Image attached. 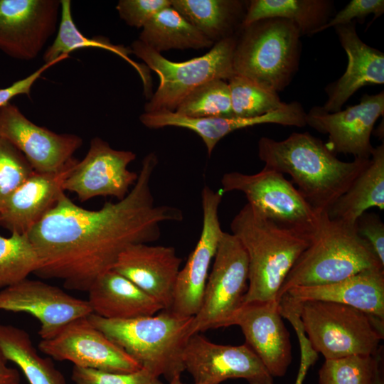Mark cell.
Listing matches in <instances>:
<instances>
[{
	"mask_svg": "<svg viewBox=\"0 0 384 384\" xmlns=\"http://www.w3.org/2000/svg\"><path fill=\"white\" fill-rule=\"evenodd\" d=\"M157 164L154 153L146 156L127 196L97 210L76 205L64 193L28 233L40 260L34 274L87 292L127 247L156 241L162 223L181 222V209L155 204L150 183Z\"/></svg>",
	"mask_w": 384,
	"mask_h": 384,
	"instance_id": "obj_1",
	"label": "cell"
},
{
	"mask_svg": "<svg viewBox=\"0 0 384 384\" xmlns=\"http://www.w3.org/2000/svg\"><path fill=\"white\" fill-rule=\"evenodd\" d=\"M258 156L265 166L290 176L299 192L319 213L328 212L370 161H341L309 132H293L281 141L261 137Z\"/></svg>",
	"mask_w": 384,
	"mask_h": 384,
	"instance_id": "obj_2",
	"label": "cell"
},
{
	"mask_svg": "<svg viewBox=\"0 0 384 384\" xmlns=\"http://www.w3.org/2000/svg\"><path fill=\"white\" fill-rule=\"evenodd\" d=\"M230 229L248 259V287L243 303L278 302L285 278L310 239L279 225L249 203L233 218Z\"/></svg>",
	"mask_w": 384,
	"mask_h": 384,
	"instance_id": "obj_3",
	"label": "cell"
},
{
	"mask_svg": "<svg viewBox=\"0 0 384 384\" xmlns=\"http://www.w3.org/2000/svg\"><path fill=\"white\" fill-rule=\"evenodd\" d=\"M90 322L122 348L142 368L169 382L184 371L183 352L193 317L170 310L135 319H107L93 313Z\"/></svg>",
	"mask_w": 384,
	"mask_h": 384,
	"instance_id": "obj_4",
	"label": "cell"
},
{
	"mask_svg": "<svg viewBox=\"0 0 384 384\" xmlns=\"http://www.w3.org/2000/svg\"><path fill=\"white\" fill-rule=\"evenodd\" d=\"M382 267L370 245L349 225L321 215L318 228L285 278L277 301L289 289L328 284L363 270Z\"/></svg>",
	"mask_w": 384,
	"mask_h": 384,
	"instance_id": "obj_5",
	"label": "cell"
},
{
	"mask_svg": "<svg viewBox=\"0 0 384 384\" xmlns=\"http://www.w3.org/2000/svg\"><path fill=\"white\" fill-rule=\"evenodd\" d=\"M302 35L289 20L260 19L242 26L233 56L235 75L278 93L296 75L302 52Z\"/></svg>",
	"mask_w": 384,
	"mask_h": 384,
	"instance_id": "obj_6",
	"label": "cell"
},
{
	"mask_svg": "<svg viewBox=\"0 0 384 384\" xmlns=\"http://www.w3.org/2000/svg\"><path fill=\"white\" fill-rule=\"evenodd\" d=\"M300 318L311 347L325 359L374 356L384 337V321L355 307L325 301L302 302Z\"/></svg>",
	"mask_w": 384,
	"mask_h": 384,
	"instance_id": "obj_7",
	"label": "cell"
},
{
	"mask_svg": "<svg viewBox=\"0 0 384 384\" xmlns=\"http://www.w3.org/2000/svg\"><path fill=\"white\" fill-rule=\"evenodd\" d=\"M237 34L215 43L200 57L173 62L146 46L134 41L132 53L142 60L159 78V85L144 106V112H174L192 91L215 79L228 80L235 75L233 56Z\"/></svg>",
	"mask_w": 384,
	"mask_h": 384,
	"instance_id": "obj_8",
	"label": "cell"
},
{
	"mask_svg": "<svg viewBox=\"0 0 384 384\" xmlns=\"http://www.w3.org/2000/svg\"><path fill=\"white\" fill-rule=\"evenodd\" d=\"M221 191H239L247 203L279 225L309 239L323 213L316 212L282 173L264 166L252 174L228 172L221 178Z\"/></svg>",
	"mask_w": 384,
	"mask_h": 384,
	"instance_id": "obj_9",
	"label": "cell"
},
{
	"mask_svg": "<svg viewBox=\"0 0 384 384\" xmlns=\"http://www.w3.org/2000/svg\"><path fill=\"white\" fill-rule=\"evenodd\" d=\"M248 287V259L238 238L224 232L206 284L201 306L193 317L191 336L223 328L242 304Z\"/></svg>",
	"mask_w": 384,
	"mask_h": 384,
	"instance_id": "obj_10",
	"label": "cell"
},
{
	"mask_svg": "<svg viewBox=\"0 0 384 384\" xmlns=\"http://www.w3.org/2000/svg\"><path fill=\"white\" fill-rule=\"evenodd\" d=\"M183 363L196 384H220L230 378H242L248 384H274V378L247 343L218 344L194 334L185 346Z\"/></svg>",
	"mask_w": 384,
	"mask_h": 384,
	"instance_id": "obj_11",
	"label": "cell"
},
{
	"mask_svg": "<svg viewBox=\"0 0 384 384\" xmlns=\"http://www.w3.org/2000/svg\"><path fill=\"white\" fill-rule=\"evenodd\" d=\"M38 349L57 361L75 366L112 373H130L141 366L89 320L88 316L67 324L55 336L41 340Z\"/></svg>",
	"mask_w": 384,
	"mask_h": 384,
	"instance_id": "obj_12",
	"label": "cell"
},
{
	"mask_svg": "<svg viewBox=\"0 0 384 384\" xmlns=\"http://www.w3.org/2000/svg\"><path fill=\"white\" fill-rule=\"evenodd\" d=\"M221 191L205 186L201 192L203 223L199 239L175 282L170 311L184 317H193L199 311L209 274L223 231L218 218Z\"/></svg>",
	"mask_w": 384,
	"mask_h": 384,
	"instance_id": "obj_13",
	"label": "cell"
},
{
	"mask_svg": "<svg viewBox=\"0 0 384 384\" xmlns=\"http://www.w3.org/2000/svg\"><path fill=\"white\" fill-rule=\"evenodd\" d=\"M136 159L131 151L117 150L100 137L90 142L82 161L73 166L64 182V191L74 193L80 201L97 196L124 198L135 184L138 174L128 169Z\"/></svg>",
	"mask_w": 384,
	"mask_h": 384,
	"instance_id": "obj_14",
	"label": "cell"
},
{
	"mask_svg": "<svg viewBox=\"0 0 384 384\" xmlns=\"http://www.w3.org/2000/svg\"><path fill=\"white\" fill-rule=\"evenodd\" d=\"M0 310L26 313L37 319L41 340L52 338L72 321L92 313L87 300L28 278L0 290Z\"/></svg>",
	"mask_w": 384,
	"mask_h": 384,
	"instance_id": "obj_15",
	"label": "cell"
},
{
	"mask_svg": "<svg viewBox=\"0 0 384 384\" xmlns=\"http://www.w3.org/2000/svg\"><path fill=\"white\" fill-rule=\"evenodd\" d=\"M60 0H0V50L36 58L56 30Z\"/></svg>",
	"mask_w": 384,
	"mask_h": 384,
	"instance_id": "obj_16",
	"label": "cell"
},
{
	"mask_svg": "<svg viewBox=\"0 0 384 384\" xmlns=\"http://www.w3.org/2000/svg\"><path fill=\"white\" fill-rule=\"evenodd\" d=\"M0 137L19 150L38 173L63 169L82 144L76 134H58L36 125L11 102L0 108Z\"/></svg>",
	"mask_w": 384,
	"mask_h": 384,
	"instance_id": "obj_17",
	"label": "cell"
},
{
	"mask_svg": "<svg viewBox=\"0 0 384 384\" xmlns=\"http://www.w3.org/2000/svg\"><path fill=\"white\" fill-rule=\"evenodd\" d=\"M384 114V92L362 96L358 104L344 110L327 112L321 106L306 114V124L328 134L326 146L334 154L370 159L374 147L370 136L374 125Z\"/></svg>",
	"mask_w": 384,
	"mask_h": 384,
	"instance_id": "obj_18",
	"label": "cell"
},
{
	"mask_svg": "<svg viewBox=\"0 0 384 384\" xmlns=\"http://www.w3.org/2000/svg\"><path fill=\"white\" fill-rule=\"evenodd\" d=\"M230 326L240 328L245 343L257 355L273 378L286 375L292 359V344L278 302L242 303L223 327Z\"/></svg>",
	"mask_w": 384,
	"mask_h": 384,
	"instance_id": "obj_19",
	"label": "cell"
},
{
	"mask_svg": "<svg viewBox=\"0 0 384 384\" xmlns=\"http://www.w3.org/2000/svg\"><path fill=\"white\" fill-rule=\"evenodd\" d=\"M181 262L173 247L137 243L120 253L112 270L170 310Z\"/></svg>",
	"mask_w": 384,
	"mask_h": 384,
	"instance_id": "obj_20",
	"label": "cell"
},
{
	"mask_svg": "<svg viewBox=\"0 0 384 384\" xmlns=\"http://www.w3.org/2000/svg\"><path fill=\"white\" fill-rule=\"evenodd\" d=\"M306 112L302 105L296 101L288 103L281 110L255 117H205L194 118L176 112L161 111L144 112L139 117L141 122L149 129L176 127L194 132L203 140L210 155L218 142L231 132L261 124H277L284 126H306Z\"/></svg>",
	"mask_w": 384,
	"mask_h": 384,
	"instance_id": "obj_21",
	"label": "cell"
},
{
	"mask_svg": "<svg viewBox=\"0 0 384 384\" xmlns=\"http://www.w3.org/2000/svg\"><path fill=\"white\" fill-rule=\"evenodd\" d=\"M78 161L75 158L56 172L34 171L13 193L0 210V226L11 233L28 234L65 193V180Z\"/></svg>",
	"mask_w": 384,
	"mask_h": 384,
	"instance_id": "obj_22",
	"label": "cell"
},
{
	"mask_svg": "<svg viewBox=\"0 0 384 384\" xmlns=\"http://www.w3.org/2000/svg\"><path fill=\"white\" fill-rule=\"evenodd\" d=\"M356 21L334 27L340 43L348 56L345 73L325 88L327 100L322 110H341L342 106L360 88L384 83V53L369 46L358 36Z\"/></svg>",
	"mask_w": 384,
	"mask_h": 384,
	"instance_id": "obj_23",
	"label": "cell"
},
{
	"mask_svg": "<svg viewBox=\"0 0 384 384\" xmlns=\"http://www.w3.org/2000/svg\"><path fill=\"white\" fill-rule=\"evenodd\" d=\"M284 294L299 302L319 300L348 305L384 321L382 267L367 269L335 282L294 287Z\"/></svg>",
	"mask_w": 384,
	"mask_h": 384,
	"instance_id": "obj_24",
	"label": "cell"
},
{
	"mask_svg": "<svg viewBox=\"0 0 384 384\" xmlns=\"http://www.w3.org/2000/svg\"><path fill=\"white\" fill-rule=\"evenodd\" d=\"M87 292L92 313L107 319H131L164 310L156 299L112 269L99 276Z\"/></svg>",
	"mask_w": 384,
	"mask_h": 384,
	"instance_id": "obj_25",
	"label": "cell"
},
{
	"mask_svg": "<svg viewBox=\"0 0 384 384\" xmlns=\"http://www.w3.org/2000/svg\"><path fill=\"white\" fill-rule=\"evenodd\" d=\"M248 1L171 0V6L214 44L238 33Z\"/></svg>",
	"mask_w": 384,
	"mask_h": 384,
	"instance_id": "obj_26",
	"label": "cell"
},
{
	"mask_svg": "<svg viewBox=\"0 0 384 384\" xmlns=\"http://www.w3.org/2000/svg\"><path fill=\"white\" fill-rule=\"evenodd\" d=\"M384 209V144L372 153L368 166L356 177L348 189L334 203L329 218L355 225L370 208Z\"/></svg>",
	"mask_w": 384,
	"mask_h": 384,
	"instance_id": "obj_27",
	"label": "cell"
},
{
	"mask_svg": "<svg viewBox=\"0 0 384 384\" xmlns=\"http://www.w3.org/2000/svg\"><path fill=\"white\" fill-rule=\"evenodd\" d=\"M334 10L331 0H251L242 26L262 18H281L294 23L302 36H311L332 18Z\"/></svg>",
	"mask_w": 384,
	"mask_h": 384,
	"instance_id": "obj_28",
	"label": "cell"
},
{
	"mask_svg": "<svg viewBox=\"0 0 384 384\" xmlns=\"http://www.w3.org/2000/svg\"><path fill=\"white\" fill-rule=\"evenodd\" d=\"M85 48H96L110 51L129 63L141 76L146 92L150 89V75L146 67L134 61L129 55L130 48L115 45L103 36H85L76 26L72 14L71 1L60 0V23L57 35L53 43L43 55L44 63L54 61L70 52Z\"/></svg>",
	"mask_w": 384,
	"mask_h": 384,
	"instance_id": "obj_29",
	"label": "cell"
},
{
	"mask_svg": "<svg viewBox=\"0 0 384 384\" xmlns=\"http://www.w3.org/2000/svg\"><path fill=\"white\" fill-rule=\"evenodd\" d=\"M0 354L14 363L30 384H66L62 373L49 358L37 352L27 331L10 324H0Z\"/></svg>",
	"mask_w": 384,
	"mask_h": 384,
	"instance_id": "obj_30",
	"label": "cell"
},
{
	"mask_svg": "<svg viewBox=\"0 0 384 384\" xmlns=\"http://www.w3.org/2000/svg\"><path fill=\"white\" fill-rule=\"evenodd\" d=\"M160 53L171 49H202L214 43L171 6L156 14L143 27L139 39Z\"/></svg>",
	"mask_w": 384,
	"mask_h": 384,
	"instance_id": "obj_31",
	"label": "cell"
},
{
	"mask_svg": "<svg viewBox=\"0 0 384 384\" xmlns=\"http://www.w3.org/2000/svg\"><path fill=\"white\" fill-rule=\"evenodd\" d=\"M39 265L38 255L28 234L0 235V290L34 274Z\"/></svg>",
	"mask_w": 384,
	"mask_h": 384,
	"instance_id": "obj_32",
	"label": "cell"
},
{
	"mask_svg": "<svg viewBox=\"0 0 384 384\" xmlns=\"http://www.w3.org/2000/svg\"><path fill=\"white\" fill-rule=\"evenodd\" d=\"M233 117H255L283 110L288 103L250 79L235 75L228 80Z\"/></svg>",
	"mask_w": 384,
	"mask_h": 384,
	"instance_id": "obj_33",
	"label": "cell"
},
{
	"mask_svg": "<svg viewBox=\"0 0 384 384\" xmlns=\"http://www.w3.org/2000/svg\"><path fill=\"white\" fill-rule=\"evenodd\" d=\"M174 112L194 118L233 117L228 82L215 79L203 84L186 97Z\"/></svg>",
	"mask_w": 384,
	"mask_h": 384,
	"instance_id": "obj_34",
	"label": "cell"
},
{
	"mask_svg": "<svg viewBox=\"0 0 384 384\" xmlns=\"http://www.w3.org/2000/svg\"><path fill=\"white\" fill-rule=\"evenodd\" d=\"M375 355H352L325 359L319 370V384H370Z\"/></svg>",
	"mask_w": 384,
	"mask_h": 384,
	"instance_id": "obj_35",
	"label": "cell"
},
{
	"mask_svg": "<svg viewBox=\"0 0 384 384\" xmlns=\"http://www.w3.org/2000/svg\"><path fill=\"white\" fill-rule=\"evenodd\" d=\"M24 155L0 137V210L13 193L33 173Z\"/></svg>",
	"mask_w": 384,
	"mask_h": 384,
	"instance_id": "obj_36",
	"label": "cell"
},
{
	"mask_svg": "<svg viewBox=\"0 0 384 384\" xmlns=\"http://www.w3.org/2000/svg\"><path fill=\"white\" fill-rule=\"evenodd\" d=\"M71 378L75 384H163L159 377L142 368L130 373H112L74 366Z\"/></svg>",
	"mask_w": 384,
	"mask_h": 384,
	"instance_id": "obj_37",
	"label": "cell"
},
{
	"mask_svg": "<svg viewBox=\"0 0 384 384\" xmlns=\"http://www.w3.org/2000/svg\"><path fill=\"white\" fill-rule=\"evenodd\" d=\"M171 5V0H120L116 9L127 25L139 28L156 14Z\"/></svg>",
	"mask_w": 384,
	"mask_h": 384,
	"instance_id": "obj_38",
	"label": "cell"
},
{
	"mask_svg": "<svg viewBox=\"0 0 384 384\" xmlns=\"http://www.w3.org/2000/svg\"><path fill=\"white\" fill-rule=\"evenodd\" d=\"M383 13V0H351L341 10L334 14L326 24L319 30L318 33L331 27L334 28L351 23L354 21V18L363 23L366 17L370 14L374 15L372 20L373 22Z\"/></svg>",
	"mask_w": 384,
	"mask_h": 384,
	"instance_id": "obj_39",
	"label": "cell"
},
{
	"mask_svg": "<svg viewBox=\"0 0 384 384\" xmlns=\"http://www.w3.org/2000/svg\"><path fill=\"white\" fill-rule=\"evenodd\" d=\"M358 233L370 245L373 252L384 265V223L374 213H363L356 220Z\"/></svg>",
	"mask_w": 384,
	"mask_h": 384,
	"instance_id": "obj_40",
	"label": "cell"
},
{
	"mask_svg": "<svg viewBox=\"0 0 384 384\" xmlns=\"http://www.w3.org/2000/svg\"><path fill=\"white\" fill-rule=\"evenodd\" d=\"M68 57L69 55H63L54 61L44 63L27 77L14 82L11 85L6 87L1 88L0 108L11 102L10 101L18 95H26L29 96L33 85L36 81L41 77L45 71L56 63L65 60Z\"/></svg>",
	"mask_w": 384,
	"mask_h": 384,
	"instance_id": "obj_41",
	"label": "cell"
},
{
	"mask_svg": "<svg viewBox=\"0 0 384 384\" xmlns=\"http://www.w3.org/2000/svg\"><path fill=\"white\" fill-rule=\"evenodd\" d=\"M291 324L297 334L300 348V363L294 384H304L309 368L318 358V353L311 347L302 321L299 319H294L291 321Z\"/></svg>",
	"mask_w": 384,
	"mask_h": 384,
	"instance_id": "obj_42",
	"label": "cell"
},
{
	"mask_svg": "<svg viewBox=\"0 0 384 384\" xmlns=\"http://www.w3.org/2000/svg\"><path fill=\"white\" fill-rule=\"evenodd\" d=\"M7 361L0 354V384H20L18 371L6 365Z\"/></svg>",
	"mask_w": 384,
	"mask_h": 384,
	"instance_id": "obj_43",
	"label": "cell"
},
{
	"mask_svg": "<svg viewBox=\"0 0 384 384\" xmlns=\"http://www.w3.org/2000/svg\"><path fill=\"white\" fill-rule=\"evenodd\" d=\"M370 384H384L383 368L380 349L375 355V363Z\"/></svg>",
	"mask_w": 384,
	"mask_h": 384,
	"instance_id": "obj_44",
	"label": "cell"
},
{
	"mask_svg": "<svg viewBox=\"0 0 384 384\" xmlns=\"http://www.w3.org/2000/svg\"><path fill=\"white\" fill-rule=\"evenodd\" d=\"M169 384H185L181 380V375L175 376L169 381ZM196 384V383H194Z\"/></svg>",
	"mask_w": 384,
	"mask_h": 384,
	"instance_id": "obj_45",
	"label": "cell"
}]
</instances>
